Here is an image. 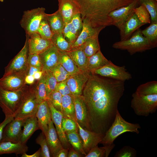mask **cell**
I'll return each mask as SVG.
<instances>
[{
    "mask_svg": "<svg viewBox=\"0 0 157 157\" xmlns=\"http://www.w3.org/2000/svg\"><path fill=\"white\" fill-rule=\"evenodd\" d=\"M26 36L28 53L39 55L53 46L51 40L43 38L37 32Z\"/></svg>",
    "mask_w": 157,
    "mask_h": 157,
    "instance_id": "9a60e30c",
    "label": "cell"
},
{
    "mask_svg": "<svg viewBox=\"0 0 157 157\" xmlns=\"http://www.w3.org/2000/svg\"><path fill=\"white\" fill-rule=\"evenodd\" d=\"M135 92L145 95L157 94V81H151L142 84L138 86Z\"/></svg>",
    "mask_w": 157,
    "mask_h": 157,
    "instance_id": "8d00e7d4",
    "label": "cell"
},
{
    "mask_svg": "<svg viewBox=\"0 0 157 157\" xmlns=\"http://www.w3.org/2000/svg\"><path fill=\"white\" fill-rule=\"evenodd\" d=\"M50 109L51 119L55 126L58 135L63 148L69 149L72 146L67 138L62 126V121L64 115L56 110L50 102L47 100Z\"/></svg>",
    "mask_w": 157,
    "mask_h": 157,
    "instance_id": "ac0fdd59",
    "label": "cell"
},
{
    "mask_svg": "<svg viewBox=\"0 0 157 157\" xmlns=\"http://www.w3.org/2000/svg\"><path fill=\"white\" fill-rule=\"evenodd\" d=\"M62 126L65 133L71 131H78L76 122L64 115L62 119Z\"/></svg>",
    "mask_w": 157,
    "mask_h": 157,
    "instance_id": "7dc6e473",
    "label": "cell"
},
{
    "mask_svg": "<svg viewBox=\"0 0 157 157\" xmlns=\"http://www.w3.org/2000/svg\"><path fill=\"white\" fill-rule=\"evenodd\" d=\"M138 0L139 4L144 6L149 13L151 23L157 22V0Z\"/></svg>",
    "mask_w": 157,
    "mask_h": 157,
    "instance_id": "74e56055",
    "label": "cell"
},
{
    "mask_svg": "<svg viewBox=\"0 0 157 157\" xmlns=\"http://www.w3.org/2000/svg\"><path fill=\"white\" fill-rule=\"evenodd\" d=\"M111 62L104 56L100 49L95 54L88 58V71L91 73L93 70L100 68Z\"/></svg>",
    "mask_w": 157,
    "mask_h": 157,
    "instance_id": "f1b7e54d",
    "label": "cell"
},
{
    "mask_svg": "<svg viewBox=\"0 0 157 157\" xmlns=\"http://www.w3.org/2000/svg\"><path fill=\"white\" fill-rule=\"evenodd\" d=\"M28 45L27 38L25 44L20 51L12 59L8 65L5 68V72L3 76H6L10 73L27 70Z\"/></svg>",
    "mask_w": 157,
    "mask_h": 157,
    "instance_id": "30bf717a",
    "label": "cell"
},
{
    "mask_svg": "<svg viewBox=\"0 0 157 157\" xmlns=\"http://www.w3.org/2000/svg\"><path fill=\"white\" fill-rule=\"evenodd\" d=\"M137 152L134 148L129 146H125L117 151L115 157H136Z\"/></svg>",
    "mask_w": 157,
    "mask_h": 157,
    "instance_id": "c3c4849f",
    "label": "cell"
},
{
    "mask_svg": "<svg viewBox=\"0 0 157 157\" xmlns=\"http://www.w3.org/2000/svg\"><path fill=\"white\" fill-rule=\"evenodd\" d=\"M141 126L138 123H132L126 121L117 110L111 126L105 133L99 143L104 146L114 147L113 142L119 136L126 132L139 133V129Z\"/></svg>",
    "mask_w": 157,
    "mask_h": 157,
    "instance_id": "3957f363",
    "label": "cell"
},
{
    "mask_svg": "<svg viewBox=\"0 0 157 157\" xmlns=\"http://www.w3.org/2000/svg\"><path fill=\"white\" fill-rule=\"evenodd\" d=\"M5 0H0V1L3 2Z\"/></svg>",
    "mask_w": 157,
    "mask_h": 157,
    "instance_id": "94428289",
    "label": "cell"
},
{
    "mask_svg": "<svg viewBox=\"0 0 157 157\" xmlns=\"http://www.w3.org/2000/svg\"><path fill=\"white\" fill-rule=\"evenodd\" d=\"M40 71H42L41 68L32 66L28 64L26 70L27 75L33 76L35 73Z\"/></svg>",
    "mask_w": 157,
    "mask_h": 157,
    "instance_id": "db71d44e",
    "label": "cell"
},
{
    "mask_svg": "<svg viewBox=\"0 0 157 157\" xmlns=\"http://www.w3.org/2000/svg\"><path fill=\"white\" fill-rule=\"evenodd\" d=\"M91 73L123 82L132 78L125 66H118L112 62L109 64L92 71Z\"/></svg>",
    "mask_w": 157,
    "mask_h": 157,
    "instance_id": "9c48e42d",
    "label": "cell"
},
{
    "mask_svg": "<svg viewBox=\"0 0 157 157\" xmlns=\"http://www.w3.org/2000/svg\"><path fill=\"white\" fill-rule=\"evenodd\" d=\"M39 104L32 84H26L14 118L26 119L35 115Z\"/></svg>",
    "mask_w": 157,
    "mask_h": 157,
    "instance_id": "277c9868",
    "label": "cell"
},
{
    "mask_svg": "<svg viewBox=\"0 0 157 157\" xmlns=\"http://www.w3.org/2000/svg\"><path fill=\"white\" fill-rule=\"evenodd\" d=\"M73 96L76 122L83 129L91 131L88 110L82 95Z\"/></svg>",
    "mask_w": 157,
    "mask_h": 157,
    "instance_id": "2e32d148",
    "label": "cell"
},
{
    "mask_svg": "<svg viewBox=\"0 0 157 157\" xmlns=\"http://www.w3.org/2000/svg\"><path fill=\"white\" fill-rule=\"evenodd\" d=\"M131 107L137 115L147 117L157 109V94L143 95L136 92L133 94Z\"/></svg>",
    "mask_w": 157,
    "mask_h": 157,
    "instance_id": "8992f818",
    "label": "cell"
},
{
    "mask_svg": "<svg viewBox=\"0 0 157 157\" xmlns=\"http://www.w3.org/2000/svg\"><path fill=\"white\" fill-rule=\"evenodd\" d=\"M124 89V82L90 74L82 95L91 131L104 135L114 121Z\"/></svg>",
    "mask_w": 157,
    "mask_h": 157,
    "instance_id": "6da1fadb",
    "label": "cell"
},
{
    "mask_svg": "<svg viewBox=\"0 0 157 157\" xmlns=\"http://www.w3.org/2000/svg\"><path fill=\"white\" fill-rule=\"evenodd\" d=\"M43 72L42 71H39L35 73L33 75V76L35 80L40 79L42 77Z\"/></svg>",
    "mask_w": 157,
    "mask_h": 157,
    "instance_id": "91938a15",
    "label": "cell"
},
{
    "mask_svg": "<svg viewBox=\"0 0 157 157\" xmlns=\"http://www.w3.org/2000/svg\"><path fill=\"white\" fill-rule=\"evenodd\" d=\"M14 118L13 116H5L4 119L2 122L0 123V142L2 138L3 132L5 127Z\"/></svg>",
    "mask_w": 157,
    "mask_h": 157,
    "instance_id": "f5cc1de1",
    "label": "cell"
},
{
    "mask_svg": "<svg viewBox=\"0 0 157 157\" xmlns=\"http://www.w3.org/2000/svg\"><path fill=\"white\" fill-rule=\"evenodd\" d=\"M151 23L149 26L141 30V32L154 48L157 46V22Z\"/></svg>",
    "mask_w": 157,
    "mask_h": 157,
    "instance_id": "d590c367",
    "label": "cell"
},
{
    "mask_svg": "<svg viewBox=\"0 0 157 157\" xmlns=\"http://www.w3.org/2000/svg\"><path fill=\"white\" fill-rule=\"evenodd\" d=\"M90 74L89 72L80 70L78 72L70 75L67 78V83L73 95H82L83 89Z\"/></svg>",
    "mask_w": 157,
    "mask_h": 157,
    "instance_id": "5bb4252c",
    "label": "cell"
},
{
    "mask_svg": "<svg viewBox=\"0 0 157 157\" xmlns=\"http://www.w3.org/2000/svg\"><path fill=\"white\" fill-rule=\"evenodd\" d=\"M26 119L14 118L7 124L4 129L2 138L0 142H19L22 128Z\"/></svg>",
    "mask_w": 157,
    "mask_h": 157,
    "instance_id": "7c38bea8",
    "label": "cell"
},
{
    "mask_svg": "<svg viewBox=\"0 0 157 157\" xmlns=\"http://www.w3.org/2000/svg\"><path fill=\"white\" fill-rule=\"evenodd\" d=\"M51 40L53 46L60 51L67 52L72 49L71 44L65 39L62 33L53 34Z\"/></svg>",
    "mask_w": 157,
    "mask_h": 157,
    "instance_id": "836d02e7",
    "label": "cell"
},
{
    "mask_svg": "<svg viewBox=\"0 0 157 157\" xmlns=\"http://www.w3.org/2000/svg\"><path fill=\"white\" fill-rule=\"evenodd\" d=\"M114 49L127 51L131 55L137 52H142L152 48L148 40L144 37L139 28L129 39L114 43L112 45Z\"/></svg>",
    "mask_w": 157,
    "mask_h": 157,
    "instance_id": "5b68a950",
    "label": "cell"
},
{
    "mask_svg": "<svg viewBox=\"0 0 157 157\" xmlns=\"http://www.w3.org/2000/svg\"><path fill=\"white\" fill-rule=\"evenodd\" d=\"M145 24L139 19L133 11L120 29V41L129 38L133 34L142 26Z\"/></svg>",
    "mask_w": 157,
    "mask_h": 157,
    "instance_id": "ffe728a7",
    "label": "cell"
},
{
    "mask_svg": "<svg viewBox=\"0 0 157 157\" xmlns=\"http://www.w3.org/2000/svg\"><path fill=\"white\" fill-rule=\"evenodd\" d=\"M28 150L26 144L10 141L0 142V155L11 154L22 155L26 153Z\"/></svg>",
    "mask_w": 157,
    "mask_h": 157,
    "instance_id": "d4e9b609",
    "label": "cell"
},
{
    "mask_svg": "<svg viewBox=\"0 0 157 157\" xmlns=\"http://www.w3.org/2000/svg\"><path fill=\"white\" fill-rule=\"evenodd\" d=\"M62 33L65 39L71 45L79 35L70 22L65 24Z\"/></svg>",
    "mask_w": 157,
    "mask_h": 157,
    "instance_id": "f35d334b",
    "label": "cell"
},
{
    "mask_svg": "<svg viewBox=\"0 0 157 157\" xmlns=\"http://www.w3.org/2000/svg\"><path fill=\"white\" fill-rule=\"evenodd\" d=\"M82 22L83 25L82 31L76 41L72 44V49L80 47L88 38L99 34L103 29L102 28H94L86 22Z\"/></svg>",
    "mask_w": 157,
    "mask_h": 157,
    "instance_id": "cb8c5ba5",
    "label": "cell"
},
{
    "mask_svg": "<svg viewBox=\"0 0 157 157\" xmlns=\"http://www.w3.org/2000/svg\"><path fill=\"white\" fill-rule=\"evenodd\" d=\"M83 155L76 151L72 147L69 150L67 157H82Z\"/></svg>",
    "mask_w": 157,
    "mask_h": 157,
    "instance_id": "11a10c76",
    "label": "cell"
},
{
    "mask_svg": "<svg viewBox=\"0 0 157 157\" xmlns=\"http://www.w3.org/2000/svg\"><path fill=\"white\" fill-rule=\"evenodd\" d=\"M35 79L33 76L26 75L25 78V83L28 85H31L35 81Z\"/></svg>",
    "mask_w": 157,
    "mask_h": 157,
    "instance_id": "680465c9",
    "label": "cell"
},
{
    "mask_svg": "<svg viewBox=\"0 0 157 157\" xmlns=\"http://www.w3.org/2000/svg\"><path fill=\"white\" fill-rule=\"evenodd\" d=\"M65 133L67 140L72 147L80 154L86 155L83 149V141L78 131H71Z\"/></svg>",
    "mask_w": 157,
    "mask_h": 157,
    "instance_id": "d6a6232c",
    "label": "cell"
},
{
    "mask_svg": "<svg viewBox=\"0 0 157 157\" xmlns=\"http://www.w3.org/2000/svg\"><path fill=\"white\" fill-rule=\"evenodd\" d=\"M50 71L55 77L57 83L66 80L70 76L60 63L56 65Z\"/></svg>",
    "mask_w": 157,
    "mask_h": 157,
    "instance_id": "bcb514c9",
    "label": "cell"
},
{
    "mask_svg": "<svg viewBox=\"0 0 157 157\" xmlns=\"http://www.w3.org/2000/svg\"><path fill=\"white\" fill-rule=\"evenodd\" d=\"M114 148L112 147L104 146L99 147L98 145L91 149L85 157H107Z\"/></svg>",
    "mask_w": 157,
    "mask_h": 157,
    "instance_id": "ab89813d",
    "label": "cell"
},
{
    "mask_svg": "<svg viewBox=\"0 0 157 157\" xmlns=\"http://www.w3.org/2000/svg\"><path fill=\"white\" fill-rule=\"evenodd\" d=\"M55 90L59 92L62 96L72 94L67 84L66 80L57 83L55 87Z\"/></svg>",
    "mask_w": 157,
    "mask_h": 157,
    "instance_id": "f907efd6",
    "label": "cell"
},
{
    "mask_svg": "<svg viewBox=\"0 0 157 157\" xmlns=\"http://www.w3.org/2000/svg\"><path fill=\"white\" fill-rule=\"evenodd\" d=\"M62 97V95L59 92L54 90L48 96L47 100L50 102L56 110L63 113Z\"/></svg>",
    "mask_w": 157,
    "mask_h": 157,
    "instance_id": "7bdbcfd3",
    "label": "cell"
},
{
    "mask_svg": "<svg viewBox=\"0 0 157 157\" xmlns=\"http://www.w3.org/2000/svg\"><path fill=\"white\" fill-rule=\"evenodd\" d=\"M139 4L138 0H136L128 5L111 12L108 17L111 25L115 26L119 29L126 22L133 9Z\"/></svg>",
    "mask_w": 157,
    "mask_h": 157,
    "instance_id": "4fadbf2b",
    "label": "cell"
},
{
    "mask_svg": "<svg viewBox=\"0 0 157 157\" xmlns=\"http://www.w3.org/2000/svg\"><path fill=\"white\" fill-rule=\"evenodd\" d=\"M69 149L63 148L57 153L55 157H67Z\"/></svg>",
    "mask_w": 157,
    "mask_h": 157,
    "instance_id": "9f6ffc18",
    "label": "cell"
},
{
    "mask_svg": "<svg viewBox=\"0 0 157 157\" xmlns=\"http://www.w3.org/2000/svg\"><path fill=\"white\" fill-rule=\"evenodd\" d=\"M35 142L41 147L40 157H51L46 137L42 132L36 138Z\"/></svg>",
    "mask_w": 157,
    "mask_h": 157,
    "instance_id": "b9f144b4",
    "label": "cell"
},
{
    "mask_svg": "<svg viewBox=\"0 0 157 157\" xmlns=\"http://www.w3.org/2000/svg\"><path fill=\"white\" fill-rule=\"evenodd\" d=\"M78 133L83 142V150L86 154L93 147L98 145L101 141L104 135L85 130L81 127L76 122Z\"/></svg>",
    "mask_w": 157,
    "mask_h": 157,
    "instance_id": "e0dca14e",
    "label": "cell"
},
{
    "mask_svg": "<svg viewBox=\"0 0 157 157\" xmlns=\"http://www.w3.org/2000/svg\"><path fill=\"white\" fill-rule=\"evenodd\" d=\"M19 142L26 144L34 132L39 129L37 119L35 115L27 118L23 125Z\"/></svg>",
    "mask_w": 157,
    "mask_h": 157,
    "instance_id": "4316f807",
    "label": "cell"
},
{
    "mask_svg": "<svg viewBox=\"0 0 157 157\" xmlns=\"http://www.w3.org/2000/svg\"><path fill=\"white\" fill-rule=\"evenodd\" d=\"M41 149L40 148L37 151L32 155H28L26 153L21 155L22 157H40Z\"/></svg>",
    "mask_w": 157,
    "mask_h": 157,
    "instance_id": "6f0895ef",
    "label": "cell"
},
{
    "mask_svg": "<svg viewBox=\"0 0 157 157\" xmlns=\"http://www.w3.org/2000/svg\"><path fill=\"white\" fill-rule=\"evenodd\" d=\"M44 18L53 34L62 33L65 24L63 17L58 10L52 14L46 13Z\"/></svg>",
    "mask_w": 157,
    "mask_h": 157,
    "instance_id": "83f0119b",
    "label": "cell"
},
{
    "mask_svg": "<svg viewBox=\"0 0 157 157\" xmlns=\"http://www.w3.org/2000/svg\"><path fill=\"white\" fill-rule=\"evenodd\" d=\"M66 52L80 70L89 72L87 67L88 58L86 56L81 47L72 49Z\"/></svg>",
    "mask_w": 157,
    "mask_h": 157,
    "instance_id": "484cf974",
    "label": "cell"
},
{
    "mask_svg": "<svg viewBox=\"0 0 157 157\" xmlns=\"http://www.w3.org/2000/svg\"><path fill=\"white\" fill-rule=\"evenodd\" d=\"M43 72V74L45 78L47 98L50 94L55 90L57 82L55 77L50 71L45 70Z\"/></svg>",
    "mask_w": 157,
    "mask_h": 157,
    "instance_id": "60d3db41",
    "label": "cell"
},
{
    "mask_svg": "<svg viewBox=\"0 0 157 157\" xmlns=\"http://www.w3.org/2000/svg\"><path fill=\"white\" fill-rule=\"evenodd\" d=\"M45 9L38 8L24 12L20 24L28 35L36 33L42 20L44 18Z\"/></svg>",
    "mask_w": 157,
    "mask_h": 157,
    "instance_id": "ba28073f",
    "label": "cell"
},
{
    "mask_svg": "<svg viewBox=\"0 0 157 157\" xmlns=\"http://www.w3.org/2000/svg\"><path fill=\"white\" fill-rule=\"evenodd\" d=\"M35 115L37 119L39 129L46 137L49 124L52 120L51 111L47 100L39 103Z\"/></svg>",
    "mask_w": 157,
    "mask_h": 157,
    "instance_id": "d6986e66",
    "label": "cell"
},
{
    "mask_svg": "<svg viewBox=\"0 0 157 157\" xmlns=\"http://www.w3.org/2000/svg\"><path fill=\"white\" fill-rule=\"evenodd\" d=\"M62 106L64 115L76 122L75 111L73 95L68 94L62 96Z\"/></svg>",
    "mask_w": 157,
    "mask_h": 157,
    "instance_id": "f546056e",
    "label": "cell"
},
{
    "mask_svg": "<svg viewBox=\"0 0 157 157\" xmlns=\"http://www.w3.org/2000/svg\"><path fill=\"white\" fill-rule=\"evenodd\" d=\"M27 63L28 64L30 65L41 68L42 70L40 59L39 54L28 53Z\"/></svg>",
    "mask_w": 157,
    "mask_h": 157,
    "instance_id": "681fc988",
    "label": "cell"
},
{
    "mask_svg": "<svg viewBox=\"0 0 157 157\" xmlns=\"http://www.w3.org/2000/svg\"><path fill=\"white\" fill-rule=\"evenodd\" d=\"M25 86L17 91L8 90L0 87V107L5 116H13L17 112Z\"/></svg>",
    "mask_w": 157,
    "mask_h": 157,
    "instance_id": "52a82bcc",
    "label": "cell"
},
{
    "mask_svg": "<svg viewBox=\"0 0 157 157\" xmlns=\"http://www.w3.org/2000/svg\"><path fill=\"white\" fill-rule=\"evenodd\" d=\"M27 75L26 70L14 72L0 79V87L11 91H17L23 89L26 85L25 78Z\"/></svg>",
    "mask_w": 157,
    "mask_h": 157,
    "instance_id": "8fae6325",
    "label": "cell"
},
{
    "mask_svg": "<svg viewBox=\"0 0 157 157\" xmlns=\"http://www.w3.org/2000/svg\"><path fill=\"white\" fill-rule=\"evenodd\" d=\"M70 22L80 34L82 31L83 25L80 13H78L75 15Z\"/></svg>",
    "mask_w": 157,
    "mask_h": 157,
    "instance_id": "816d5d0a",
    "label": "cell"
},
{
    "mask_svg": "<svg viewBox=\"0 0 157 157\" xmlns=\"http://www.w3.org/2000/svg\"><path fill=\"white\" fill-rule=\"evenodd\" d=\"M32 85L39 103L47 100L45 80L43 74L40 79L35 80Z\"/></svg>",
    "mask_w": 157,
    "mask_h": 157,
    "instance_id": "e575fe53",
    "label": "cell"
},
{
    "mask_svg": "<svg viewBox=\"0 0 157 157\" xmlns=\"http://www.w3.org/2000/svg\"><path fill=\"white\" fill-rule=\"evenodd\" d=\"M39 55L42 72L50 71L59 63V51L54 46Z\"/></svg>",
    "mask_w": 157,
    "mask_h": 157,
    "instance_id": "7402d4cb",
    "label": "cell"
},
{
    "mask_svg": "<svg viewBox=\"0 0 157 157\" xmlns=\"http://www.w3.org/2000/svg\"><path fill=\"white\" fill-rule=\"evenodd\" d=\"M59 12L65 24L70 22L73 17L80 13L79 7L74 0H58Z\"/></svg>",
    "mask_w": 157,
    "mask_h": 157,
    "instance_id": "44dd1931",
    "label": "cell"
},
{
    "mask_svg": "<svg viewBox=\"0 0 157 157\" xmlns=\"http://www.w3.org/2000/svg\"><path fill=\"white\" fill-rule=\"evenodd\" d=\"M46 137L51 157H55L57 153L63 147L52 120L49 124Z\"/></svg>",
    "mask_w": 157,
    "mask_h": 157,
    "instance_id": "603a6c76",
    "label": "cell"
},
{
    "mask_svg": "<svg viewBox=\"0 0 157 157\" xmlns=\"http://www.w3.org/2000/svg\"><path fill=\"white\" fill-rule=\"evenodd\" d=\"M37 33L43 38L51 40L53 34L44 17L41 22Z\"/></svg>",
    "mask_w": 157,
    "mask_h": 157,
    "instance_id": "f6af8a7d",
    "label": "cell"
},
{
    "mask_svg": "<svg viewBox=\"0 0 157 157\" xmlns=\"http://www.w3.org/2000/svg\"><path fill=\"white\" fill-rule=\"evenodd\" d=\"M59 51V63L64 67L70 75L75 74L80 71L66 52Z\"/></svg>",
    "mask_w": 157,
    "mask_h": 157,
    "instance_id": "4dcf8cb0",
    "label": "cell"
},
{
    "mask_svg": "<svg viewBox=\"0 0 157 157\" xmlns=\"http://www.w3.org/2000/svg\"><path fill=\"white\" fill-rule=\"evenodd\" d=\"M99 34L88 38L83 45L81 46L88 58L95 54L100 50L98 40Z\"/></svg>",
    "mask_w": 157,
    "mask_h": 157,
    "instance_id": "1f68e13d",
    "label": "cell"
},
{
    "mask_svg": "<svg viewBox=\"0 0 157 157\" xmlns=\"http://www.w3.org/2000/svg\"><path fill=\"white\" fill-rule=\"evenodd\" d=\"M79 8L81 20L93 27L105 28L111 25L108 15L112 11L127 6L136 0H74Z\"/></svg>",
    "mask_w": 157,
    "mask_h": 157,
    "instance_id": "7a4b0ae2",
    "label": "cell"
},
{
    "mask_svg": "<svg viewBox=\"0 0 157 157\" xmlns=\"http://www.w3.org/2000/svg\"><path fill=\"white\" fill-rule=\"evenodd\" d=\"M133 11L142 23L145 24L151 23L150 14L143 5H140L139 6L134 8Z\"/></svg>",
    "mask_w": 157,
    "mask_h": 157,
    "instance_id": "ee69618b",
    "label": "cell"
}]
</instances>
